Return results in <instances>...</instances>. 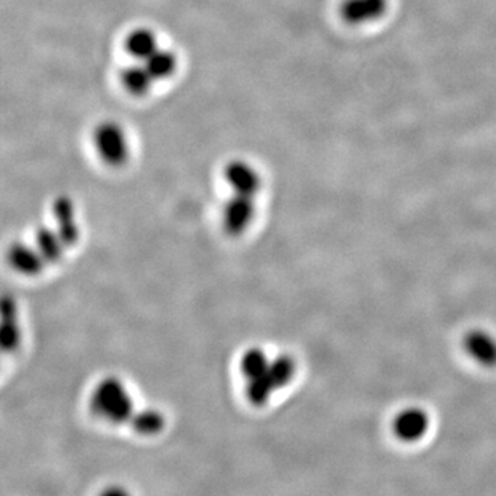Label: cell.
Masks as SVG:
<instances>
[{
    "label": "cell",
    "instance_id": "obj_16",
    "mask_svg": "<svg viewBox=\"0 0 496 496\" xmlns=\"http://www.w3.org/2000/svg\"><path fill=\"white\" fill-rule=\"evenodd\" d=\"M272 380L268 377L267 372L259 377L251 378L247 383V399L253 406H264L269 400L270 393L275 390Z\"/></svg>",
    "mask_w": 496,
    "mask_h": 496
},
{
    "label": "cell",
    "instance_id": "obj_1",
    "mask_svg": "<svg viewBox=\"0 0 496 496\" xmlns=\"http://www.w3.org/2000/svg\"><path fill=\"white\" fill-rule=\"evenodd\" d=\"M90 409L112 423L130 422L134 415L133 400L125 385L115 377L106 378L96 385L91 394Z\"/></svg>",
    "mask_w": 496,
    "mask_h": 496
},
{
    "label": "cell",
    "instance_id": "obj_18",
    "mask_svg": "<svg viewBox=\"0 0 496 496\" xmlns=\"http://www.w3.org/2000/svg\"><path fill=\"white\" fill-rule=\"evenodd\" d=\"M21 334L15 319H2L0 327V345L5 352H13L20 345Z\"/></svg>",
    "mask_w": 496,
    "mask_h": 496
},
{
    "label": "cell",
    "instance_id": "obj_15",
    "mask_svg": "<svg viewBox=\"0 0 496 496\" xmlns=\"http://www.w3.org/2000/svg\"><path fill=\"white\" fill-rule=\"evenodd\" d=\"M270 361L268 360L267 355L258 348H251L246 350L241 356L240 369L247 380L264 375L269 369Z\"/></svg>",
    "mask_w": 496,
    "mask_h": 496
},
{
    "label": "cell",
    "instance_id": "obj_5",
    "mask_svg": "<svg viewBox=\"0 0 496 496\" xmlns=\"http://www.w3.org/2000/svg\"><path fill=\"white\" fill-rule=\"evenodd\" d=\"M224 177L230 189L238 195L256 197L257 193L261 189V176L257 168L246 160L236 159L228 163Z\"/></svg>",
    "mask_w": 496,
    "mask_h": 496
},
{
    "label": "cell",
    "instance_id": "obj_2",
    "mask_svg": "<svg viewBox=\"0 0 496 496\" xmlns=\"http://www.w3.org/2000/svg\"><path fill=\"white\" fill-rule=\"evenodd\" d=\"M96 154L108 166L120 167L130 155L127 134L116 122H103L96 126L93 134Z\"/></svg>",
    "mask_w": 496,
    "mask_h": 496
},
{
    "label": "cell",
    "instance_id": "obj_12",
    "mask_svg": "<svg viewBox=\"0 0 496 496\" xmlns=\"http://www.w3.org/2000/svg\"><path fill=\"white\" fill-rule=\"evenodd\" d=\"M35 240H36L37 251L46 262L55 264V262L60 261L66 244L61 240L57 229L48 227L39 228L36 230Z\"/></svg>",
    "mask_w": 496,
    "mask_h": 496
},
{
    "label": "cell",
    "instance_id": "obj_13",
    "mask_svg": "<svg viewBox=\"0 0 496 496\" xmlns=\"http://www.w3.org/2000/svg\"><path fill=\"white\" fill-rule=\"evenodd\" d=\"M144 64L157 82V80L168 79L176 74L177 68H178V58H177L176 53L160 47L151 57L145 60Z\"/></svg>",
    "mask_w": 496,
    "mask_h": 496
},
{
    "label": "cell",
    "instance_id": "obj_10",
    "mask_svg": "<svg viewBox=\"0 0 496 496\" xmlns=\"http://www.w3.org/2000/svg\"><path fill=\"white\" fill-rule=\"evenodd\" d=\"M120 80L123 87L136 96H147L157 82L141 61L123 68Z\"/></svg>",
    "mask_w": 496,
    "mask_h": 496
},
{
    "label": "cell",
    "instance_id": "obj_17",
    "mask_svg": "<svg viewBox=\"0 0 496 496\" xmlns=\"http://www.w3.org/2000/svg\"><path fill=\"white\" fill-rule=\"evenodd\" d=\"M267 374L276 389L283 388L294 377V360L289 356H278L275 360L270 361Z\"/></svg>",
    "mask_w": 496,
    "mask_h": 496
},
{
    "label": "cell",
    "instance_id": "obj_9",
    "mask_svg": "<svg viewBox=\"0 0 496 496\" xmlns=\"http://www.w3.org/2000/svg\"><path fill=\"white\" fill-rule=\"evenodd\" d=\"M429 420L425 412L420 410L411 409L401 412L394 420L393 430L397 436L406 441H415L420 439L428 430Z\"/></svg>",
    "mask_w": 496,
    "mask_h": 496
},
{
    "label": "cell",
    "instance_id": "obj_4",
    "mask_svg": "<svg viewBox=\"0 0 496 496\" xmlns=\"http://www.w3.org/2000/svg\"><path fill=\"white\" fill-rule=\"evenodd\" d=\"M256 214L253 196L235 195L224 208V228L228 235L238 236L248 228Z\"/></svg>",
    "mask_w": 496,
    "mask_h": 496
},
{
    "label": "cell",
    "instance_id": "obj_8",
    "mask_svg": "<svg viewBox=\"0 0 496 496\" xmlns=\"http://www.w3.org/2000/svg\"><path fill=\"white\" fill-rule=\"evenodd\" d=\"M7 259L13 269L26 276L39 275L46 264L37 248H32L23 243H15L10 246Z\"/></svg>",
    "mask_w": 496,
    "mask_h": 496
},
{
    "label": "cell",
    "instance_id": "obj_6",
    "mask_svg": "<svg viewBox=\"0 0 496 496\" xmlns=\"http://www.w3.org/2000/svg\"><path fill=\"white\" fill-rule=\"evenodd\" d=\"M53 216L57 222V232L66 247L74 246L79 240V228L75 222V208L71 198L60 196L53 203Z\"/></svg>",
    "mask_w": 496,
    "mask_h": 496
},
{
    "label": "cell",
    "instance_id": "obj_11",
    "mask_svg": "<svg viewBox=\"0 0 496 496\" xmlns=\"http://www.w3.org/2000/svg\"><path fill=\"white\" fill-rule=\"evenodd\" d=\"M465 348L469 355L482 366H495L496 340L487 332L473 331L466 337Z\"/></svg>",
    "mask_w": 496,
    "mask_h": 496
},
{
    "label": "cell",
    "instance_id": "obj_19",
    "mask_svg": "<svg viewBox=\"0 0 496 496\" xmlns=\"http://www.w3.org/2000/svg\"><path fill=\"white\" fill-rule=\"evenodd\" d=\"M0 309H2V319H17V305H15L13 297L5 295V297L2 298Z\"/></svg>",
    "mask_w": 496,
    "mask_h": 496
},
{
    "label": "cell",
    "instance_id": "obj_3",
    "mask_svg": "<svg viewBox=\"0 0 496 496\" xmlns=\"http://www.w3.org/2000/svg\"><path fill=\"white\" fill-rule=\"evenodd\" d=\"M389 7L390 0H342L339 15L349 25H369L382 20Z\"/></svg>",
    "mask_w": 496,
    "mask_h": 496
},
{
    "label": "cell",
    "instance_id": "obj_7",
    "mask_svg": "<svg viewBox=\"0 0 496 496\" xmlns=\"http://www.w3.org/2000/svg\"><path fill=\"white\" fill-rule=\"evenodd\" d=\"M125 48L130 57L144 63L145 60H147L155 52L159 50V39H157V35L152 29L139 26V28L133 29L126 36Z\"/></svg>",
    "mask_w": 496,
    "mask_h": 496
},
{
    "label": "cell",
    "instance_id": "obj_14",
    "mask_svg": "<svg viewBox=\"0 0 496 496\" xmlns=\"http://www.w3.org/2000/svg\"><path fill=\"white\" fill-rule=\"evenodd\" d=\"M131 426L137 433L154 436L165 428V418L157 410H144L131 417Z\"/></svg>",
    "mask_w": 496,
    "mask_h": 496
}]
</instances>
